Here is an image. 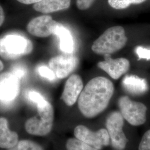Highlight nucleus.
I'll use <instances>...</instances> for the list:
<instances>
[{
    "label": "nucleus",
    "mask_w": 150,
    "mask_h": 150,
    "mask_svg": "<svg viewBox=\"0 0 150 150\" xmlns=\"http://www.w3.org/2000/svg\"><path fill=\"white\" fill-rule=\"evenodd\" d=\"M95 0H76L77 7L81 10H85L91 7Z\"/></svg>",
    "instance_id": "obj_25"
},
{
    "label": "nucleus",
    "mask_w": 150,
    "mask_h": 150,
    "mask_svg": "<svg viewBox=\"0 0 150 150\" xmlns=\"http://www.w3.org/2000/svg\"><path fill=\"white\" fill-rule=\"evenodd\" d=\"M105 56V61L98 63V67L107 72L108 75L115 80H117L129 70L130 64L129 60L125 58L113 59L110 54Z\"/></svg>",
    "instance_id": "obj_10"
},
{
    "label": "nucleus",
    "mask_w": 150,
    "mask_h": 150,
    "mask_svg": "<svg viewBox=\"0 0 150 150\" xmlns=\"http://www.w3.org/2000/svg\"><path fill=\"white\" fill-rule=\"evenodd\" d=\"M27 97L32 102L38 104L45 98L39 92L35 91H30L27 93Z\"/></svg>",
    "instance_id": "obj_23"
},
{
    "label": "nucleus",
    "mask_w": 150,
    "mask_h": 150,
    "mask_svg": "<svg viewBox=\"0 0 150 150\" xmlns=\"http://www.w3.org/2000/svg\"><path fill=\"white\" fill-rule=\"evenodd\" d=\"M135 52L137 54L139 59H150V49L138 46L135 49Z\"/></svg>",
    "instance_id": "obj_24"
},
{
    "label": "nucleus",
    "mask_w": 150,
    "mask_h": 150,
    "mask_svg": "<svg viewBox=\"0 0 150 150\" xmlns=\"http://www.w3.org/2000/svg\"><path fill=\"white\" fill-rule=\"evenodd\" d=\"M11 72L18 79L20 80L26 75L27 70L23 65L16 64L12 67Z\"/></svg>",
    "instance_id": "obj_21"
},
{
    "label": "nucleus",
    "mask_w": 150,
    "mask_h": 150,
    "mask_svg": "<svg viewBox=\"0 0 150 150\" xmlns=\"http://www.w3.org/2000/svg\"><path fill=\"white\" fill-rule=\"evenodd\" d=\"M38 71L39 75L48 80L54 81L56 78L54 71L46 66H40L38 69Z\"/></svg>",
    "instance_id": "obj_20"
},
{
    "label": "nucleus",
    "mask_w": 150,
    "mask_h": 150,
    "mask_svg": "<svg viewBox=\"0 0 150 150\" xmlns=\"http://www.w3.org/2000/svg\"><path fill=\"white\" fill-rule=\"evenodd\" d=\"M19 2L25 4V5H30V4H35L42 0H17Z\"/></svg>",
    "instance_id": "obj_26"
},
{
    "label": "nucleus",
    "mask_w": 150,
    "mask_h": 150,
    "mask_svg": "<svg viewBox=\"0 0 150 150\" xmlns=\"http://www.w3.org/2000/svg\"><path fill=\"white\" fill-rule=\"evenodd\" d=\"M54 34L59 38L61 50L66 54H72L74 50V41L70 31L59 23Z\"/></svg>",
    "instance_id": "obj_15"
},
{
    "label": "nucleus",
    "mask_w": 150,
    "mask_h": 150,
    "mask_svg": "<svg viewBox=\"0 0 150 150\" xmlns=\"http://www.w3.org/2000/svg\"><path fill=\"white\" fill-rule=\"evenodd\" d=\"M125 89L134 95L142 94L148 89L146 81L136 76H126L122 81Z\"/></svg>",
    "instance_id": "obj_16"
},
{
    "label": "nucleus",
    "mask_w": 150,
    "mask_h": 150,
    "mask_svg": "<svg viewBox=\"0 0 150 150\" xmlns=\"http://www.w3.org/2000/svg\"><path fill=\"white\" fill-rule=\"evenodd\" d=\"M146 0H108V4L112 8L121 10L128 7L131 4H139Z\"/></svg>",
    "instance_id": "obj_19"
},
{
    "label": "nucleus",
    "mask_w": 150,
    "mask_h": 150,
    "mask_svg": "<svg viewBox=\"0 0 150 150\" xmlns=\"http://www.w3.org/2000/svg\"><path fill=\"white\" fill-rule=\"evenodd\" d=\"M53 123L47 122L38 116L27 120L25 129L29 134L43 136L49 134L52 129Z\"/></svg>",
    "instance_id": "obj_12"
},
{
    "label": "nucleus",
    "mask_w": 150,
    "mask_h": 150,
    "mask_svg": "<svg viewBox=\"0 0 150 150\" xmlns=\"http://www.w3.org/2000/svg\"><path fill=\"white\" fill-rule=\"evenodd\" d=\"M5 13L2 7L0 6V27L5 21Z\"/></svg>",
    "instance_id": "obj_27"
},
{
    "label": "nucleus",
    "mask_w": 150,
    "mask_h": 150,
    "mask_svg": "<svg viewBox=\"0 0 150 150\" xmlns=\"http://www.w3.org/2000/svg\"><path fill=\"white\" fill-rule=\"evenodd\" d=\"M118 104L122 117L129 124L138 126L145 123L147 107L144 103L132 101L128 96H122L118 100Z\"/></svg>",
    "instance_id": "obj_4"
},
{
    "label": "nucleus",
    "mask_w": 150,
    "mask_h": 150,
    "mask_svg": "<svg viewBox=\"0 0 150 150\" xmlns=\"http://www.w3.org/2000/svg\"><path fill=\"white\" fill-rule=\"evenodd\" d=\"M74 135L77 139L85 142L98 150L109 145L110 138L106 129H101L93 132L83 125L75 127Z\"/></svg>",
    "instance_id": "obj_6"
},
{
    "label": "nucleus",
    "mask_w": 150,
    "mask_h": 150,
    "mask_svg": "<svg viewBox=\"0 0 150 150\" xmlns=\"http://www.w3.org/2000/svg\"><path fill=\"white\" fill-rule=\"evenodd\" d=\"M139 150H150V129L144 134L139 143Z\"/></svg>",
    "instance_id": "obj_22"
},
{
    "label": "nucleus",
    "mask_w": 150,
    "mask_h": 150,
    "mask_svg": "<svg viewBox=\"0 0 150 150\" xmlns=\"http://www.w3.org/2000/svg\"><path fill=\"white\" fill-rule=\"evenodd\" d=\"M66 146L67 150H98L76 138H71L68 139Z\"/></svg>",
    "instance_id": "obj_17"
},
{
    "label": "nucleus",
    "mask_w": 150,
    "mask_h": 150,
    "mask_svg": "<svg viewBox=\"0 0 150 150\" xmlns=\"http://www.w3.org/2000/svg\"><path fill=\"white\" fill-rule=\"evenodd\" d=\"M83 85L82 79L77 75H72L66 81L62 98L67 106H72L78 100L83 90Z\"/></svg>",
    "instance_id": "obj_11"
},
{
    "label": "nucleus",
    "mask_w": 150,
    "mask_h": 150,
    "mask_svg": "<svg viewBox=\"0 0 150 150\" xmlns=\"http://www.w3.org/2000/svg\"><path fill=\"white\" fill-rule=\"evenodd\" d=\"M4 64L2 63V62L0 60V72L2 71V70L4 69Z\"/></svg>",
    "instance_id": "obj_28"
},
{
    "label": "nucleus",
    "mask_w": 150,
    "mask_h": 150,
    "mask_svg": "<svg viewBox=\"0 0 150 150\" xmlns=\"http://www.w3.org/2000/svg\"><path fill=\"white\" fill-rule=\"evenodd\" d=\"M7 150H43L42 147L32 141L24 139L18 141L15 146Z\"/></svg>",
    "instance_id": "obj_18"
},
{
    "label": "nucleus",
    "mask_w": 150,
    "mask_h": 150,
    "mask_svg": "<svg viewBox=\"0 0 150 150\" xmlns=\"http://www.w3.org/2000/svg\"><path fill=\"white\" fill-rule=\"evenodd\" d=\"M123 118L118 111L111 113L106 119V129L113 147L117 150H123L128 142L123 131Z\"/></svg>",
    "instance_id": "obj_5"
},
{
    "label": "nucleus",
    "mask_w": 150,
    "mask_h": 150,
    "mask_svg": "<svg viewBox=\"0 0 150 150\" xmlns=\"http://www.w3.org/2000/svg\"><path fill=\"white\" fill-rule=\"evenodd\" d=\"M52 17L48 15L38 16L32 19L27 24V31L32 36L46 38L54 34L58 25Z\"/></svg>",
    "instance_id": "obj_9"
},
{
    "label": "nucleus",
    "mask_w": 150,
    "mask_h": 150,
    "mask_svg": "<svg viewBox=\"0 0 150 150\" xmlns=\"http://www.w3.org/2000/svg\"><path fill=\"white\" fill-rule=\"evenodd\" d=\"M18 141V134L9 129L7 120L0 117V147L8 149L15 146Z\"/></svg>",
    "instance_id": "obj_14"
},
{
    "label": "nucleus",
    "mask_w": 150,
    "mask_h": 150,
    "mask_svg": "<svg viewBox=\"0 0 150 150\" xmlns=\"http://www.w3.org/2000/svg\"><path fill=\"white\" fill-rule=\"evenodd\" d=\"M78 62L79 60L76 56L67 54L51 58L48 62V66L54 71L56 77L62 79L74 71Z\"/></svg>",
    "instance_id": "obj_8"
},
{
    "label": "nucleus",
    "mask_w": 150,
    "mask_h": 150,
    "mask_svg": "<svg viewBox=\"0 0 150 150\" xmlns=\"http://www.w3.org/2000/svg\"><path fill=\"white\" fill-rule=\"evenodd\" d=\"M127 41V38L123 27H110L93 42L92 50L98 54H110L123 48Z\"/></svg>",
    "instance_id": "obj_2"
},
{
    "label": "nucleus",
    "mask_w": 150,
    "mask_h": 150,
    "mask_svg": "<svg viewBox=\"0 0 150 150\" xmlns=\"http://www.w3.org/2000/svg\"><path fill=\"white\" fill-rule=\"evenodd\" d=\"M20 92V80L11 72L0 74V102L8 104L18 96Z\"/></svg>",
    "instance_id": "obj_7"
},
{
    "label": "nucleus",
    "mask_w": 150,
    "mask_h": 150,
    "mask_svg": "<svg viewBox=\"0 0 150 150\" xmlns=\"http://www.w3.org/2000/svg\"><path fill=\"white\" fill-rule=\"evenodd\" d=\"M30 40L18 34H7L0 38V56L6 60L20 59L32 52Z\"/></svg>",
    "instance_id": "obj_3"
},
{
    "label": "nucleus",
    "mask_w": 150,
    "mask_h": 150,
    "mask_svg": "<svg viewBox=\"0 0 150 150\" xmlns=\"http://www.w3.org/2000/svg\"><path fill=\"white\" fill-rule=\"evenodd\" d=\"M71 0H42L33 5V8L39 12L50 13L67 9Z\"/></svg>",
    "instance_id": "obj_13"
},
{
    "label": "nucleus",
    "mask_w": 150,
    "mask_h": 150,
    "mask_svg": "<svg viewBox=\"0 0 150 150\" xmlns=\"http://www.w3.org/2000/svg\"><path fill=\"white\" fill-rule=\"evenodd\" d=\"M112 82L104 77L92 79L83 88L78 98V106L87 118H92L103 111L112 96Z\"/></svg>",
    "instance_id": "obj_1"
}]
</instances>
